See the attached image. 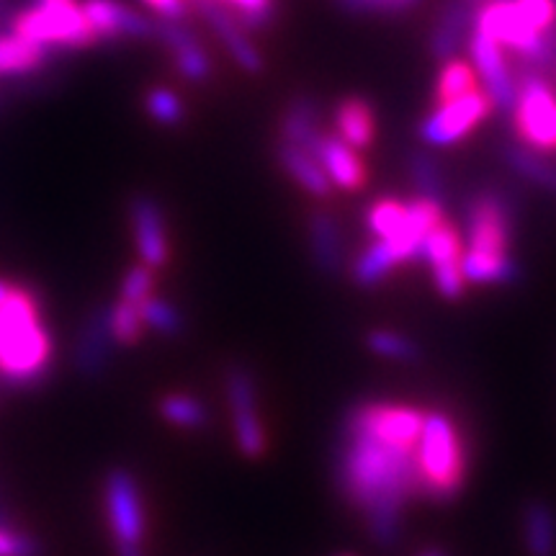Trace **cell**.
<instances>
[{
  "instance_id": "obj_1",
  "label": "cell",
  "mask_w": 556,
  "mask_h": 556,
  "mask_svg": "<svg viewBox=\"0 0 556 556\" xmlns=\"http://www.w3.org/2000/svg\"><path fill=\"white\" fill-rule=\"evenodd\" d=\"M420 407L361 400L348 409L336 446V484L381 548L397 544L405 510L420 495L417 441Z\"/></svg>"
},
{
  "instance_id": "obj_2",
  "label": "cell",
  "mask_w": 556,
  "mask_h": 556,
  "mask_svg": "<svg viewBox=\"0 0 556 556\" xmlns=\"http://www.w3.org/2000/svg\"><path fill=\"white\" fill-rule=\"evenodd\" d=\"M52 374V336L39 296L13 283L0 302V387L37 389Z\"/></svg>"
},
{
  "instance_id": "obj_3",
  "label": "cell",
  "mask_w": 556,
  "mask_h": 556,
  "mask_svg": "<svg viewBox=\"0 0 556 556\" xmlns=\"http://www.w3.org/2000/svg\"><path fill=\"white\" fill-rule=\"evenodd\" d=\"M516 212L510 199L497 189H479L467 204V253H462V274L477 287H507L520 278L518 261L510 255Z\"/></svg>"
},
{
  "instance_id": "obj_4",
  "label": "cell",
  "mask_w": 556,
  "mask_h": 556,
  "mask_svg": "<svg viewBox=\"0 0 556 556\" xmlns=\"http://www.w3.org/2000/svg\"><path fill=\"white\" fill-rule=\"evenodd\" d=\"M417 477H420V495L438 505L454 503L467 482V446L456 420L443 409H430L422 417L420 441H417Z\"/></svg>"
},
{
  "instance_id": "obj_5",
  "label": "cell",
  "mask_w": 556,
  "mask_h": 556,
  "mask_svg": "<svg viewBox=\"0 0 556 556\" xmlns=\"http://www.w3.org/2000/svg\"><path fill=\"white\" fill-rule=\"evenodd\" d=\"M103 507L116 556H148V513L142 490L129 469L116 467L103 479Z\"/></svg>"
},
{
  "instance_id": "obj_6",
  "label": "cell",
  "mask_w": 556,
  "mask_h": 556,
  "mask_svg": "<svg viewBox=\"0 0 556 556\" xmlns=\"http://www.w3.org/2000/svg\"><path fill=\"white\" fill-rule=\"evenodd\" d=\"M11 31L24 39L47 47H65V50H83L96 45V34L90 31L78 0H34L31 9L21 11L11 21Z\"/></svg>"
},
{
  "instance_id": "obj_7",
  "label": "cell",
  "mask_w": 556,
  "mask_h": 556,
  "mask_svg": "<svg viewBox=\"0 0 556 556\" xmlns=\"http://www.w3.org/2000/svg\"><path fill=\"white\" fill-rule=\"evenodd\" d=\"M510 116L520 144L541 155L556 152V88L539 70L520 67L518 99Z\"/></svg>"
},
{
  "instance_id": "obj_8",
  "label": "cell",
  "mask_w": 556,
  "mask_h": 556,
  "mask_svg": "<svg viewBox=\"0 0 556 556\" xmlns=\"http://www.w3.org/2000/svg\"><path fill=\"white\" fill-rule=\"evenodd\" d=\"M225 392L240 456L248 462H258L268 451V433L261 417L258 387H255L253 371L238 361L229 364L225 371Z\"/></svg>"
},
{
  "instance_id": "obj_9",
  "label": "cell",
  "mask_w": 556,
  "mask_h": 556,
  "mask_svg": "<svg viewBox=\"0 0 556 556\" xmlns=\"http://www.w3.org/2000/svg\"><path fill=\"white\" fill-rule=\"evenodd\" d=\"M492 106L490 96L484 90H471L462 99L441 103L435 111L417 124V137L428 148H451V144L464 142L484 119H490Z\"/></svg>"
},
{
  "instance_id": "obj_10",
  "label": "cell",
  "mask_w": 556,
  "mask_h": 556,
  "mask_svg": "<svg viewBox=\"0 0 556 556\" xmlns=\"http://www.w3.org/2000/svg\"><path fill=\"white\" fill-rule=\"evenodd\" d=\"M469 52H471V60H475L477 78H482L486 88L484 93L490 96L492 106H495L500 114L510 116L518 99V78L510 70V65H507L505 50L492 37L471 29Z\"/></svg>"
},
{
  "instance_id": "obj_11",
  "label": "cell",
  "mask_w": 556,
  "mask_h": 556,
  "mask_svg": "<svg viewBox=\"0 0 556 556\" xmlns=\"http://www.w3.org/2000/svg\"><path fill=\"white\" fill-rule=\"evenodd\" d=\"M129 225L142 266H148L150 270L168 266V225H165V212L160 201L150 193H135L129 199Z\"/></svg>"
},
{
  "instance_id": "obj_12",
  "label": "cell",
  "mask_w": 556,
  "mask_h": 556,
  "mask_svg": "<svg viewBox=\"0 0 556 556\" xmlns=\"http://www.w3.org/2000/svg\"><path fill=\"white\" fill-rule=\"evenodd\" d=\"M83 16H86L96 41L116 39H152L155 37V21L137 13L122 0H83Z\"/></svg>"
},
{
  "instance_id": "obj_13",
  "label": "cell",
  "mask_w": 556,
  "mask_h": 556,
  "mask_svg": "<svg viewBox=\"0 0 556 556\" xmlns=\"http://www.w3.org/2000/svg\"><path fill=\"white\" fill-rule=\"evenodd\" d=\"M155 39L163 41L170 52L173 67L184 80L206 83L214 73V62L208 58L206 47L184 21H155Z\"/></svg>"
},
{
  "instance_id": "obj_14",
  "label": "cell",
  "mask_w": 556,
  "mask_h": 556,
  "mask_svg": "<svg viewBox=\"0 0 556 556\" xmlns=\"http://www.w3.org/2000/svg\"><path fill=\"white\" fill-rule=\"evenodd\" d=\"M197 3L199 16L206 21L208 29H212L222 39V45L227 47L229 58L235 60V65L245 70L250 75H261L266 62H263V54L258 47L253 45L248 37V31L238 24V18L232 16V11L227 9L219 0H193Z\"/></svg>"
},
{
  "instance_id": "obj_15",
  "label": "cell",
  "mask_w": 556,
  "mask_h": 556,
  "mask_svg": "<svg viewBox=\"0 0 556 556\" xmlns=\"http://www.w3.org/2000/svg\"><path fill=\"white\" fill-rule=\"evenodd\" d=\"M312 155L319 163V168L325 170V176L330 178L332 186L343 191H361L368 180V170L364 160L356 155V150L351 144H345L338 135H325L319 131V137L312 142L309 148Z\"/></svg>"
},
{
  "instance_id": "obj_16",
  "label": "cell",
  "mask_w": 556,
  "mask_h": 556,
  "mask_svg": "<svg viewBox=\"0 0 556 556\" xmlns=\"http://www.w3.org/2000/svg\"><path fill=\"white\" fill-rule=\"evenodd\" d=\"M114 338L109 330V307H96L88 312L83 323L78 343H75V368L88 379H99L106 371Z\"/></svg>"
},
{
  "instance_id": "obj_17",
  "label": "cell",
  "mask_w": 556,
  "mask_h": 556,
  "mask_svg": "<svg viewBox=\"0 0 556 556\" xmlns=\"http://www.w3.org/2000/svg\"><path fill=\"white\" fill-rule=\"evenodd\" d=\"M475 11L467 0H446L438 21L430 31L428 50L435 60H451L464 47V39H469L471 29H475Z\"/></svg>"
},
{
  "instance_id": "obj_18",
  "label": "cell",
  "mask_w": 556,
  "mask_h": 556,
  "mask_svg": "<svg viewBox=\"0 0 556 556\" xmlns=\"http://www.w3.org/2000/svg\"><path fill=\"white\" fill-rule=\"evenodd\" d=\"M309 229V253L315 266L325 276H338L343 268V238L340 225L328 208H315L307 219Z\"/></svg>"
},
{
  "instance_id": "obj_19",
  "label": "cell",
  "mask_w": 556,
  "mask_h": 556,
  "mask_svg": "<svg viewBox=\"0 0 556 556\" xmlns=\"http://www.w3.org/2000/svg\"><path fill=\"white\" fill-rule=\"evenodd\" d=\"M276 160H278V165L287 170V176H291V180H294L299 189L307 191L309 197H315L319 201L330 199L332 184H330V178L325 176V170L319 168V163L312 152H307L304 148H296V144H291V142H283V139H278Z\"/></svg>"
},
{
  "instance_id": "obj_20",
  "label": "cell",
  "mask_w": 556,
  "mask_h": 556,
  "mask_svg": "<svg viewBox=\"0 0 556 556\" xmlns=\"http://www.w3.org/2000/svg\"><path fill=\"white\" fill-rule=\"evenodd\" d=\"M332 122H336L338 137L353 150H364L374 142L377 135V114H374L371 101L364 96H345L338 101L332 111Z\"/></svg>"
},
{
  "instance_id": "obj_21",
  "label": "cell",
  "mask_w": 556,
  "mask_h": 556,
  "mask_svg": "<svg viewBox=\"0 0 556 556\" xmlns=\"http://www.w3.org/2000/svg\"><path fill=\"white\" fill-rule=\"evenodd\" d=\"M319 103L312 96H294L283 109L281 119H278V135L283 142L296 144L309 152L312 142L319 137Z\"/></svg>"
},
{
  "instance_id": "obj_22",
  "label": "cell",
  "mask_w": 556,
  "mask_h": 556,
  "mask_svg": "<svg viewBox=\"0 0 556 556\" xmlns=\"http://www.w3.org/2000/svg\"><path fill=\"white\" fill-rule=\"evenodd\" d=\"M523 541L528 556H556V513L544 500L523 507Z\"/></svg>"
},
{
  "instance_id": "obj_23",
  "label": "cell",
  "mask_w": 556,
  "mask_h": 556,
  "mask_svg": "<svg viewBox=\"0 0 556 556\" xmlns=\"http://www.w3.org/2000/svg\"><path fill=\"white\" fill-rule=\"evenodd\" d=\"M50 50L21 34H0V75H29L45 67Z\"/></svg>"
},
{
  "instance_id": "obj_24",
  "label": "cell",
  "mask_w": 556,
  "mask_h": 556,
  "mask_svg": "<svg viewBox=\"0 0 556 556\" xmlns=\"http://www.w3.org/2000/svg\"><path fill=\"white\" fill-rule=\"evenodd\" d=\"M462 238H458L456 227L448 225L446 219H441L426 235V240H422L420 253H417V263H428L430 270L462 266Z\"/></svg>"
},
{
  "instance_id": "obj_25",
  "label": "cell",
  "mask_w": 556,
  "mask_h": 556,
  "mask_svg": "<svg viewBox=\"0 0 556 556\" xmlns=\"http://www.w3.org/2000/svg\"><path fill=\"white\" fill-rule=\"evenodd\" d=\"M407 173L409 180H413L417 197L435 201V204H446V176H443V168L438 165V160L430 155V152L415 150L409 152L407 157Z\"/></svg>"
},
{
  "instance_id": "obj_26",
  "label": "cell",
  "mask_w": 556,
  "mask_h": 556,
  "mask_svg": "<svg viewBox=\"0 0 556 556\" xmlns=\"http://www.w3.org/2000/svg\"><path fill=\"white\" fill-rule=\"evenodd\" d=\"M394 268H397V261L392 258V253H389L384 242L371 240L356 255L351 274L353 281H356L361 289H374L379 287V283H384L387 278L394 274Z\"/></svg>"
},
{
  "instance_id": "obj_27",
  "label": "cell",
  "mask_w": 556,
  "mask_h": 556,
  "mask_svg": "<svg viewBox=\"0 0 556 556\" xmlns=\"http://www.w3.org/2000/svg\"><path fill=\"white\" fill-rule=\"evenodd\" d=\"M503 160L507 168L516 170L520 178L556 193V165L548 163L541 152L528 150L523 144H507L503 148Z\"/></svg>"
},
{
  "instance_id": "obj_28",
  "label": "cell",
  "mask_w": 556,
  "mask_h": 556,
  "mask_svg": "<svg viewBox=\"0 0 556 556\" xmlns=\"http://www.w3.org/2000/svg\"><path fill=\"white\" fill-rule=\"evenodd\" d=\"M477 88H479V78L471 62L462 58L443 60V67L438 70V78H435L433 101L435 106H441V103L462 99V96H467Z\"/></svg>"
},
{
  "instance_id": "obj_29",
  "label": "cell",
  "mask_w": 556,
  "mask_h": 556,
  "mask_svg": "<svg viewBox=\"0 0 556 556\" xmlns=\"http://www.w3.org/2000/svg\"><path fill=\"white\" fill-rule=\"evenodd\" d=\"M157 413L165 422H170L173 428L180 430H201L206 428L208 422V413L206 407L201 405V400L184 392L163 394V397L157 400Z\"/></svg>"
},
{
  "instance_id": "obj_30",
  "label": "cell",
  "mask_w": 556,
  "mask_h": 556,
  "mask_svg": "<svg viewBox=\"0 0 556 556\" xmlns=\"http://www.w3.org/2000/svg\"><path fill=\"white\" fill-rule=\"evenodd\" d=\"M366 348L374 353V356L397 361V364H417L422 358V348L415 343L413 338L402 336L397 330H371L366 336Z\"/></svg>"
},
{
  "instance_id": "obj_31",
  "label": "cell",
  "mask_w": 556,
  "mask_h": 556,
  "mask_svg": "<svg viewBox=\"0 0 556 556\" xmlns=\"http://www.w3.org/2000/svg\"><path fill=\"white\" fill-rule=\"evenodd\" d=\"M137 307H139V317H142L144 328L157 332V336L178 338L186 328L184 315H180V309L173 302H168V299L150 294L142 304H137Z\"/></svg>"
},
{
  "instance_id": "obj_32",
  "label": "cell",
  "mask_w": 556,
  "mask_h": 556,
  "mask_svg": "<svg viewBox=\"0 0 556 556\" xmlns=\"http://www.w3.org/2000/svg\"><path fill=\"white\" fill-rule=\"evenodd\" d=\"M109 330L116 345H137L139 340L144 338V323L142 317H139L137 304L116 299L109 307Z\"/></svg>"
},
{
  "instance_id": "obj_33",
  "label": "cell",
  "mask_w": 556,
  "mask_h": 556,
  "mask_svg": "<svg viewBox=\"0 0 556 556\" xmlns=\"http://www.w3.org/2000/svg\"><path fill=\"white\" fill-rule=\"evenodd\" d=\"M144 111L150 114L152 122H157L160 127H180L186 122V106L184 101L173 93L170 88L155 86L144 96Z\"/></svg>"
},
{
  "instance_id": "obj_34",
  "label": "cell",
  "mask_w": 556,
  "mask_h": 556,
  "mask_svg": "<svg viewBox=\"0 0 556 556\" xmlns=\"http://www.w3.org/2000/svg\"><path fill=\"white\" fill-rule=\"evenodd\" d=\"M41 544L18 526H0V556H41Z\"/></svg>"
},
{
  "instance_id": "obj_35",
  "label": "cell",
  "mask_w": 556,
  "mask_h": 556,
  "mask_svg": "<svg viewBox=\"0 0 556 556\" xmlns=\"http://www.w3.org/2000/svg\"><path fill=\"white\" fill-rule=\"evenodd\" d=\"M152 287H155V281H152V270L139 263V266L129 268L127 276H124L119 299H124V302L129 304H142L144 299L152 294Z\"/></svg>"
},
{
  "instance_id": "obj_36",
  "label": "cell",
  "mask_w": 556,
  "mask_h": 556,
  "mask_svg": "<svg viewBox=\"0 0 556 556\" xmlns=\"http://www.w3.org/2000/svg\"><path fill=\"white\" fill-rule=\"evenodd\" d=\"M163 21H186L189 16V3L186 0H142Z\"/></svg>"
},
{
  "instance_id": "obj_37",
  "label": "cell",
  "mask_w": 556,
  "mask_h": 556,
  "mask_svg": "<svg viewBox=\"0 0 556 556\" xmlns=\"http://www.w3.org/2000/svg\"><path fill=\"white\" fill-rule=\"evenodd\" d=\"M0 526H16V518H13L9 500H5L3 484H0Z\"/></svg>"
},
{
  "instance_id": "obj_38",
  "label": "cell",
  "mask_w": 556,
  "mask_h": 556,
  "mask_svg": "<svg viewBox=\"0 0 556 556\" xmlns=\"http://www.w3.org/2000/svg\"><path fill=\"white\" fill-rule=\"evenodd\" d=\"M394 3H397L400 13H405V11H409V9H415V5H420L422 0H394Z\"/></svg>"
},
{
  "instance_id": "obj_39",
  "label": "cell",
  "mask_w": 556,
  "mask_h": 556,
  "mask_svg": "<svg viewBox=\"0 0 556 556\" xmlns=\"http://www.w3.org/2000/svg\"><path fill=\"white\" fill-rule=\"evenodd\" d=\"M11 287L13 283L11 281H5V278H0V302H3L5 296H9V291H11Z\"/></svg>"
},
{
  "instance_id": "obj_40",
  "label": "cell",
  "mask_w": 556,
  "mask_h": 556,
  "mask_svg": "<svg viewBox=\"0 0 556 556\" xmlns=\"http://www.w3.org/2000/svg\"><path fill=\"white\" fill-rule=\"evenodd\" d=\"M420 556H446L443 552H438V548H428V552H422Z\"/></svg>"
}]
</instances>
